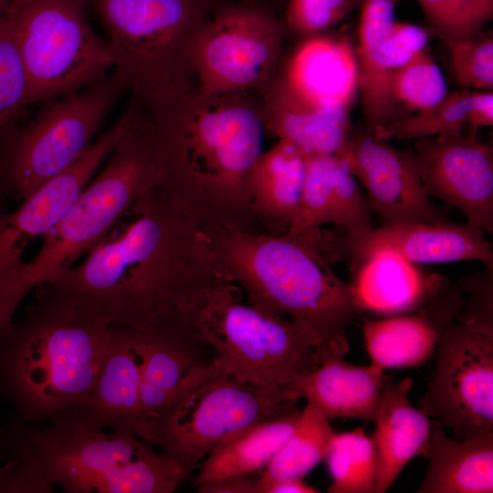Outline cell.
<instances>
[{
  "instance_id": "6da1fadb",
  "label": "cell",
  "mask_w": 493,
  "mask_h": 493,
  "mask_svg": "<svg viewBox=\"0 0 493 493\" xmlns=\"http://www.w3.org/2000/svg\"><path fill=\"white\" fill-rule=\"evenodd\" d=\"M130 220L104 237L83 262L48 285L101 314L110 325L139 330L179 324L183 308L224 279L203 228L158 188L143 192Z\"/></svg>"
},
{
  "instance_id": "7a4b0ae2",
  "label": "cell",
  "mask_w": 493,
  "mask_h": 493,
  "mask_svg": "<svg viewBox=\"0 0 493 493\" xmlns=\"http://www.w3.org/2000/svg\"><path fill=\"white\" fill-rule=\"evenodd\" d=\"M198 100L195 110L186 97L147 120L154 187L203 229L265 232L250 185L262 153L261 115L220 97Z\"/></svg>"
},
{
  "instance_id": "3957f363",
  "label": "cell",
  "mask_w": 493,
  "mask_h": 493,
  "mask_svg": "<svg viewBox=\"0 0 493 493\" xmlns=\"http://www.w3.org/2000/svg\"><path fill=\"white\" fill-rule=\"evenodd\" d=\"M318 229L274 234L210 227L203 232L215 270L237 285L249 303L298 321L343 357L349 351L346 330L363 312L355 287L330 268Z\"/></svg>"
},
{
  "instance_id": "277c9868",
  "label": "cell",
  "mask_w": 493,
  "mask_h": 493,
  "mask_svg": "<svg viewBox=\"0 0 493 493\" xmlns=\"http://www.w3.org/2000/svg\"><path fill=\"white\" fill-rule=\"evenodd\" d=\"M24 319L0 339V400L41 423L87 405L110 324L79 299L43 284Z\"/></svg>"
},
{
  "instance_id": "5b68a950",
  "label": "cell",
  "mask_w": 493,
  "mask_h": 493,
  "mask_svg": "<svg viewBox=\"0 0 493 493\" xmlns=\"http://www.w3.org/2000/svg\"><path fill=\"white\" fill-rule=\"evenodd\" d=\"M0 457L29 462L68 493H172L191 474L132 433L96 426L81 411L41 423L13 415L0 428Z\"/></svg>"
},
{
  "instance_id": "8992f818",
  "label": "cell",
  "mask_w": 493,
  "mask_h": 493,
  "mask_svg": "<svg viewBox=\"0 0 493 493\" xmlns=\"http://www.w3.org/2000/svg\"><path fill=\"white\" fill-rule=\"evenodd\" d=\"M155 185V170L144 121L135 116L106 160L40 249L0 281V339L23 299L73 266L101 241L137 198Z\"/></svg>"
},
{
  "instance_id": "52a82bcc",
  "label": "cell",
  "mask_w": 493,
  "mask_h": 493,
  "mask_svg": "<svg viewBox=\"0 0 493 493\" xmlns=\"http://www.w3.org/2000/svg\"><path fill=\"white\" fill-rule=\"evenodd\" d=\"M179 324L215 351L213 361L222 370L257 385L282 388L315 370L330 351L298 321L245 301L242 289L226 279L195 295Z\"/></svg>"
},
{
  "instance_id": "ba28073f",
  "label": "cell",
  "mask_w": 493,
  "mask_h": 493,
  "mask_svg": "<svg viewBox=\"0 0 493 493\" xmlns=\"http://www.w3.org/2000/svg\"><path fill=\"white\" fill-rule=\"evenodd\" d=\"M106 32L113 72L159 113L188 96L194 42L207 0H88Z\"/></svg>"
},
{
  "instance_id": "9c48e42d",
  "label": "cell",
  "mask_w": 493,
  "mask_h": 493,
  "mask_svg": "<svg viewBox=\"0 0 493 493\" xmlns=\"http://www.w3.org/2000/svg\"><path fill=\"white\" fill-rule=\"evenodd\" d=\"M298 403L280 387L241 382L213 360L204 362L140 438L192 473L215 448L257 424L291 414Z\"/></svg>"
},
{
  "instance_id": "30bf717a",
  "label": "cell",
  "mask_w": 493,
  "mask_h": 493,
  "mask_svg": "<svg viewBox=\"0 0 493 493\" xmlns=\"http://www.w3.org/2000/svg\"><path fill=\"white\" fill-rule=\"evenodd\" d=\"M462 307L441 334L418 408L457 439L493 433V269L461 279Z\"/></svg>"
},
{
  "instance_id": "8fae6325",
  "label": "cell",
  "mask_w": 493,
  "mask_h": 493,
  "mask_svg": "<svg viewBox=\"0 0 493 493\" xmlns=\"http://www.w3.org/2000/svg\"><path fill=\"white\" fill-rule=\"evenodd\" d=\"M124 89L113 72L45 101L25 126L6 131L0 138V180L8 198L23 201L77 163Z\"/></svg>"
},
{
  "instance_id": "7c38bea8",
  "label": "cell",
  "mask_w": 493,
  "mask_h": 493,
  "mask_svg": "<svg viewBox=\"0 0 493 493\" xmlns=\"http://www.w3.org/2000/svg\"><path fill=\"white\" fill-rule=\"evenodd\" d=\"M88 0H15L9 15L31 105L100 81L113 70L108 44L92 28Z\"/></svg>"
},
{
  "instance_id": "4fadbf2b",
  "label": "cell",
  "mask_w": 493,
  "mask_h": 493,
  "mask_svg": "<svg viewBox=\"0 0 493 493\" xmlns=\"http://www.w3.org/2000/svg\"><path fill=\"white\" fill-rule=\"evenodd\" d=\"M282 27L251 5L218 9L198 32L192 50L198 99H213L261 84L279 54Z\"/></svg>"
},
{
  "instance_id": "5bb4252c",
  "label": "cell",
  "mask_w": 493,
  "mask_h": 493,
  "mask_svg": "<svg viewBox=\"0 0 493 493\" xmlns=\"http://www.w3.org/2000/svg\"><path fill=\"white\" fill-rule=\"evenodd\" d=\"M320 249L330 264L344 261L356 267L383 252L411 263L477 260L493 269L492 243L485 231L468 223H407L369 227L356 233L318 230Z\"/></svg>"
},
{
  "instance_id": "9a60e30c",
  "label": "cell",
  "mask_w": 493,
  "mask_h": 493,
  "mask_svg": "<svg viewBox=\"0 0 493 493\" xmlns=\"http://www.w3.org/2000/svg\"><path fill=\"white\" fill-rule=\"evenodd\" d=\"M428 195L457 208L467 223L493 232V148L476 139L434 136L410 149Z\"/></svg>"
},
{
  "instance_id": "2e32d148",
  "label": "cell",
  "mask_w": 493,
  "mask_h": 493,
  "mask_svg": "<svg viewBox=\"0 0 493 493\" xmlns=\"http://www.w3.org/2000/svg\"><path fill=\"white\" fill-rule=\"evenodd\" d=\"M343 154L383 226L447 222L445 209L431 203L410 150L399 151L364 128L351 129Z\"/></svg>"
},
{
  "instance_id": "e0dca14e",
  "label": "cell",
  "mask_w": 493,
  "mask_h": 493,
  "mask_svg": "<svg viewBox=\"0 0 493 493\" xmlns=\"http://www.w3.org/2000/svg\"><path fill=\"white\" fill-rule=\"evenodd\" d=\"M131 123V115L126 110L77 163L7 214L0 226V281L25 261L23 253L28 245L42 238L59 221L106 162Z\"/></svg>"
},
{
  "instance_id": "ac0fdd59",
  "label": "cell",
  "mask_w": 493,
  "mask_h": 493,
  "mask_svg": "<svg viewBox=\"0 0 493 493\" xmlns=\"http://www.w3.org/2000/svg\"><path fill=\"white\" fill-rule=\"evenodd\" d=\"M462 303L458 285L443 275H429L426 294L416 310L364 320L363 336L372 363L383 370L425 363L435 351L441 334L458 314Z\"/></svg>"
},
{
  "instance_id": "d6986e66",
  "label": "cell",
  "mask_w": 493,
  "mask_h": 493,
  "mask_svg": "<svg viewBox=\"0 0 493 493\" xmlns=\"http://www.w3.org/2000/svg\"><path fill=\"white\" fill-rule=\"evenodd\" d=\"M141 366V330L111 325L98 377L89 402L81 410L91 424L136 434L140 421Z\"/></svg>"
},
{
  "instance_id": "ffe728a7",
  "label": "cell",
  "mask_w": 493,
  "mask_h": 493,
  "mask_svg": "<svg viewBox=\"0 0 493 493\" xmlns=\"http://www.w3.org/2000/svg\"><path fill=\"white\" fill-rule=\"evenodd\" d=\"M383 372L373 363L351 364L343 357L329 351L315 370L295 377L281 389L292 399H305L328 419L373 421L380 403Z\"/></svg>"
},
{
  "instance_id": "44dd1931",
  "label": "cell",
  "mask_w": 493,
  "mask_h": 493,
  "mask_svg": "<svg viewBox=\"0 0 493 493\" xmlns=\"http://www.w3.org/2000/svg\"><path fill=\"white\" fill-rule=\"evenodd\" d=\"M410 377L384 375L372 437L376 454L375 493H384L415 456L427 458L432 421L410 401Z\"/></svg>"
},
{
  "instance_id": "7402d4cb",
  "label": "cell",
  "mask_w": 493,
  "mask_h": 493,
  "mask_svg": "<svg viewBox=\"0 0 493 493\" xmlns=\"http://www.w3.org/2000/svg\"><path fill=\"white\" fill-rule=\"evenodd\" d=\"M283 82L307 101L352 106L360 89L356 53L345 38L307 37L293 54Z\"/></svg>"
},
{
  "instance_id": "603a6c76",
  "label": "cell",
  "mask_w": 493,
  "mask_h": 493,
  "mask_svg": "<svg viewBox=\"0 0 493 493\" xmlns=\"http://www.w3.org/2000/svg\"><path fill=\"white\" fill-rule=\"evenodd\" d=\"M142 333L140 421L136 436L170 403L190 372L204 362L205 347L180 324Z\"/></svg>"
},
{
  "instance_id": "cb8c5ba5",
  "label": "cell",
  "mask_w": 493,
  "mask_h": 493,
  "mask_svg": "<svg viewBox=\"0 0 493 493\" xmlns=\"http://www.w3.org/2000/svg\"><path fill=\"white\" fill-rule=\"evenodd\" d=\"M306 161L307 154L287 139H279L256 161L250 173L253 210L266 232L283 233L297 218Z\"/></svg>"
},
{
  "instance_id": "d4e9b609",
  "label": "cell",
  "mask_w": 493,
  "mask_h": 493,
  "mask_svg": "<svg viewBox=\"0 0 493 493\" xmlns=\"http://www.w3.org/2000/svg\"><path fill=\"white\" fill-rule=\"evenodd\" d=\"M351 105L340 102L307 101L282 82L277 89L272 115L263 123L306 154H338L345 151L351 138Z\"/></svg>"
},
{
  "instance_id": "484cf974",
  "label": "cell",
  "mask_w": 493,
  "mask_h": 493,
  "mask_svg": "<svg viewBox=\"0 0 493 493\" xmlns=\"http://www.w3.org/2000/svg\"><path fill=\"white\" fill-rule=\"evenodd\" d=\"M426 459L428 468L417 493L493 492V433L451 438L433 424Z\"/></svg>"
},
{
  "instance_id": "4316f807",
  "label": "cell",
  "mask_w": 493,
  "mask_h": 493,
  "mask_svg": "<svg viewBox=\"0 0 493 493\" xmlns=\"http://www.w3.org/2000/svg\"><path fill=\"white\" fill-rule=\"evenodd\" d=\"M427 42L425 28L395 21L372 55L359 66L362 106L367 130L372 131L376 126L402 119L397 113L400 106L391 94V79L400 67L427 47Z\"/></svg>"
},
{
  "instance_id": "83f0119b",
  "label": "cell",
  "mask_w": 493,
  "mask_h": 493,
  "mask_svg": "<svg viewBox=\"0 0 493 493\" xmlns=\"http://www.w3.org/2000/svg\"><path fill=\"white\" fill-rule=\"evenodd\" d=\"M356 267L351 284L363 313L383 318L409 314L426 294L429 275L396 254L379 253Z\"/></svg>"
},
{
  "instance_id": "f1b7e54d",
  "label": "cell",
  "mask_w": 493,
  "mask_h": 493,
  "mask_svg": "<svg viewBox=\"0 0 493 493\" xmlns=\"http://www.w3.org/2000/svg\"><path fill=\"white\" fill-rule=\"evenodd\" d=\"M301 410L249 428L215 448L197 467L194 484L265 469L294 431Z\"/></svg>"
},
{
  "instance_id": "f546056e",
  "label": "cell",
  "mask_w": 493,
  "mask_h": 493,
  "mask_svg": "<svg viewBox=\"0 0 493 493\" xmlns=\"http://www.w3.org/2000/svg\"><path fill=\"white\" fill-rule=\"evenodd\" d=\"M335 434L329 419L316 407L307 404L291 435L256 479L254 490L277 479L304 478L325 460Z\"/></svg>"
},
{
  "instance_id": "4dcf8cb0",
  "label": "cell",
  "mask_w": 493,
  "mask_h": 493,
  "mask_svg": "<svg viewBox=\"0 0 493 493\" xmlns=\"http://www.w3.org/2000/svg\"><path fill=\"white\" fill-rule=\"evenodd\" d=\"M329 493H375L376 454L363 427L336 433L326 456Z\"/></svg>"
},
{
  "instance_id": "1f68e13d",
  "label": "cell",
  "mask_w": 493,
  "mask_h": 493,
  "mask_svg": "<svg viewBox=\"0 0 493 493\" xmlns=\"http://www.w3.org/2000/svg\"><path fill=\"white\" fill-rule=\"evenodd\" d=\"M471 90L447 92L437 103L395 121L376 126L373 134L382 140L459 136L467 126Z\"/></svg>"
},
{
  "instance_id": "d6a6232c",
  "label": "cell",
  "mask_w": 493,
  "mask_h": 493,
  "mask_svg": "<svg viewBox=\"0 0 493 493\" xmlns=\"http://www.w3.org/2000/svg\"><path fill=\"white\" fill-rule=\"evenodd\" d=\"M10 4L0 6V138L31 105L27 75L9 15Z\"/></svg>"
},
{
  "instance_id": "836d02e7",
  "label": "cell",
  "mask_w": 493,
  "mask_h": 493,
  "mask_svg": "<svg viewBox=\"0 0 493 493\" xmlns=\"http://www.w3.org/2000/svg\"><path fill=\"white\" fill-rule=\"evenodd\" d=\"M390 89L396 103L408 111L428 108L448 92L446 79L427 47L394 72Z\"/></svg>"
},
{
  "instance_id": "e575fe53",
  "label": "cell",
  "mask_w": 493,
  "mask_h": 493,
  "mask_svg": "<svg viewBox=\"0 0 493 493\" xmlns=\"http://www.w3.org/2000/svg\"><path fill=\"white\" fill-rule=\"evenodd\" d=\"M339 154H307L300 207L288 231H311L330 224L332 186Z\"/></svg>"
},
{
  "instance_id": "d590c367",
  "label": "cell",
  "mask_w": 493,
  "mask_h": 493,
  "mask_svg": "<svg viewBox=\"0 0 493 493\" xmlns=\"http://www.w3.org/2000/svg\"><path fill=\"white\" fill-rule=\"evenodd\" d=\"M450 50L453 72L463 89H493V35L480 31L466 38L445 42Z\"/></svg>"
},
{
  "instance_id": "8d00e7d4",
  "label": "cell",
  "mask_w": 493,
  "mask_h": 493,
  "mask_svg": "<svg viewBox=\"0 0 493 493\" xmlns=\"http://www.w3.org/2000/svg\"><path fill=\"white\" fill-rule=\"evenodd\" d=\"M352 173L348 160L339 154L335 170L330 224L343 233H356L372 225V211Z\"/></svg>"
},
{
  "instance_id": "74e56055",
  "label": "cell",
  "mask_w": 493,
  "mask_h": 493,
  "mask_svg": "<svg viewBox=\"0 0 493 493\" xmlns=\"http://www.w3.org/2000/svg\"><path fill=\"white\" fill-rule=\"evenodd\" d=\"M363 0H289L286 11L288 29L306 37L320 35L342 20Z\"/></svg>"
},
{
  "instance_id": "f35d334b",
  "label": "cell",
  "mask_w": 493,
  "mask_h": 493,
  "mask_svg": "<svg viewBox=\"0 0 493 493\" xmlns=\"http://www.w3.org/2000/svg\"><path fill=\"white\" fill-rule=\"evenodd\" d=\"M54 486L34 465L19 458L7 459L0 467L1 493H51Z\"/></svg>"
},
{
  "instance_id": "ab89813d",
  "label": "cell",
  "mask_w": 493,
  "mask_h": 493,
  "mask_svg": "<svg viewBox=\"0 0 493 493\" xmlns=\"http://www.w3.org/2000/svg\"><path fill=\"white\" fill-rule=\"evenodd\" d=\"M434 30L444 42L463 38L450 0H417Z\"/></svg>"
},
{
  "instance_id": "60d3db41",
  "label": "cell",
  "mask_w": 493,
  "mask_h": 493,
  "mask_svg": "<svg viewBox=\"0 0 493 493\" xmlns=\"http://www.w3.org/2000/svg\"><path fill=\"white\" fill-rule=\"evenodd\" d=\"M463 38L470 37L482 31L483 26L493 17V0H450Z\"/></svg>"
},
{
  "instance_id": "b9f144b4",
  "label": "cell",
  "mask_w": 493,
  "mask_h": 493,
  "mask_svg": "<svg viewBox=\"0 0 493 493\" xmlns=\"http://www.w3.org/2000/svg\"><path fill=\"white\" fill-rule=\"evenodd\" d=\"M493 124V93L492 90H471L467 126L470 128L468 137L476 139V132L480 127Z\"/></svg>"
},
{
  "instance_id": "7bdbcfd3",
  "label": "cell",
  "mask_w": 493,
  "mask_h": 493,
  "mask_svg": "<svg viewBox=\"0 0 493 493\" xmlns=\"http://www.w3.org/2000/svg\"><path fill=\"white\" fill-rule=\"evenodd\" d=\"M255 481L251 475H236L204 480L194 485L200 493H254Z\"/></svg>"
},
{
  "instance_id": "ee69618b",
  "label": "cell",
  "mask_w": 493,
  "mask_h": 493,
  "mask_svg": "<svg viewBox=\"0 0 493 493\" xmlns=\"http://www.w3.org/2000/svg\"><path fill=\"white\" fill-rule=\"evenodd\" d=\"M316 488L304 482L303 478H282L255 488L254 493H318Z\"/></svg>"
},
{
  "instance_id": "f6af8a7d",
  "label": "cell",
  "mask_w": 493,
  "mask_h": 493,
  "mask_svg": "<svg viewBox=\"0 0 493 493\" xmlns=\"http://www.w3.org/2000/svg\"><path fill=\"white\" fill-rule=\"evenodd\" d=\"M7 199L8 196L5 194L0 180V226L9 213L7 209Z\"/></svg>"
},
{
  "instance_id": "bcb514c9",
  "label": "cell",
  "mask_w": 493,
  "mask_h": 493,
  "mask_svg": "<svg viewBox=\"0 0 493 493\" xmlns=\"http://www.w3.org/2000/svg\"><path fill=\"white\" fill-rule=\"evenodd\" d=\"M15 0H0V6H3V5H5L7 4H10L11 2H13Z\"/></svg>"
}]
</instances>
